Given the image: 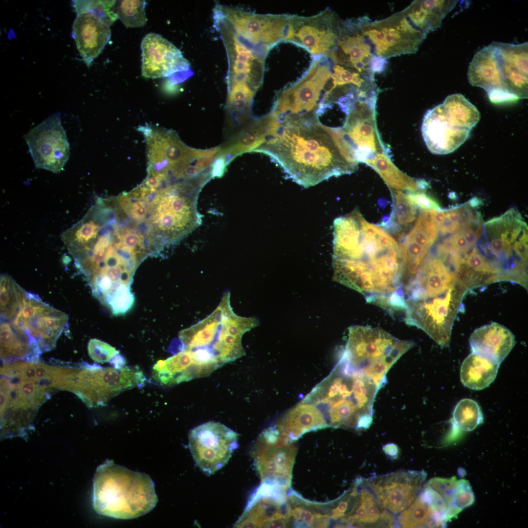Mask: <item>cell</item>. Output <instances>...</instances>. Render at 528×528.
<instances>
[{"instance_id":"6da1fadb","label":"cell","mask_w":528,"mask_h":528,"mask_svg":"<svg viewBox=\"0 0 528 528\" xmlns=\"http://www.w3.org/2000/svg\"><path fill=\"white\" fill-rule=\"evenodd\" d=\"M333 280L385 308L402 294L399 245L359 211L333 222Z\"/></svg>"},{"instance_id":"7a4b0ae2","label":"cell","mask_w":528,"mask_h":528,"mask_svg":"<svg viewBox=\"0 0 528 528\" xmlns=\"http://www.w3.org/2000/svg\"><path fill=\"white\" fill-rule=\"evenodd\" d=\"M277 119L254 151L269 155L296 183L308 188L356 170L359 162L341 128L323 125L315 114Z\"/></svg>"},{"instance_id":"3957f363","label":"cell","mask_w":528,"mask_h":528,"mask_svg":"<svg viewBox=\"0 0 528 528\" xmlns=\"http://www.w3.org/2000/svg\"><path fill=\"white\" fill-rule=\"evenodd\" d=\"M379 390L368 378L337 363L303 401L315 405L328 426L360 431L372 423L374 403Z\"/></svg>"},{"instance_id":"277c9868","label":"cell","mask_w":528,"mask_h":528,"mask_svg":"<svg viewBox=\"0 0 528 528\" xmlns=\"http://www.w3.org/2000/svg\"><path fill=\"white\" fill-rule=\"evenodd\" d=\"M200 188L186 181L145 185L137 197L146 208L145 223L162 250L182 239L199 223L197 200Z\"/></svg>"},{"instance_id":"5b68a950","label":"cell","mask_w":528,"mask_h":528,"mask_svg":"<svg viewBox=\"0 0 528 528\" xmlns=\"http://www.w3.org/2000/svg\"><path fill=\"white\" fill-rule=\"evenodd\" d=\"M158 501L154 484L144 473L131 470L107 460L93 478L92 505L98 514L131 519L151 511Z\"/></svg>"},{"instance_id":"8992f818","label":"cell","mask_w":528,"mask_h":528,"mask_svg":"<svg viewBox=\"0 0 528 528\" xmlns=\"http://www.w3.org/2000/svg\"><path fill=\"white\" fill-rule=\"evenodd\" d=\"M414 345L379 328L353 326L349 329L347 341L338 363L368 378L380 389L387 382L386 374L390 368Z\"/></svg>"},{"instance_id":"52a82bcc","label":"cell","mask_w":528,"mask_h":528,"mask_svg":"<svg viewBox=\"0 0 528 528\" xmlns=\"http://www.w3.org/2000/svg\"><path fill=\"white\" fill-rule=\"evenodd\" d=\"M479 119V111L463 95H450L442 104L425 113L422 135L432 153L449 154L466 140Z\"/></svg>"},{"instance_id":"ba28073f","label":"cell","mask_w":528,"mask_h":528,"mask_svg":"<svg viewBox=\"0 0 528 528\" xmlns=\"http://www.w3.org/2000/svg\"><path fill=\"white\" fill-rule=\"evenodd\" d=\"M331 67L327 57H313L304 75L277 93L271 112L279 119L310 114L319 117L332 90Z\"/></svg>"},{"instance_id":"9c48e42d","label":"cell","mask_w":528,"mask_h":528,"mask_svg":"<svg viewBox=\"0 0 528 528\" xmlns=\"http://www.w3.org/2000/svg\"><path fill=\"white\" fill-rule=\"evenodd\" d=\"M468 290L458 281L438 296L405 302L406 324L423 330L439 345L448 346L454 322Z\"/></svg>"},{"instance_id":"30bf717a","label":"cell","mask_w":528,"mask_h":528,"mask_svg":"<svg viewBox=\"0 0 528 528\" xmlns=\"http://www.w3.org/2000/svg\"><path fill=\"white\" fill-rule=\"evenodd\" d=\"M73 391L88 407L105 405L120 393L142 386L146 381L137 366L103 367L84 364L79 368Z\"/></svg>"},{"instance_id":"8fae6325","label":"cell","mask_w":528,"mask_h":528,"mask_svg":"<svg viewBox=\"0 0 528 528\" xmlns=\"http://www.w3.org/2000/svg\"><path fill=\"white\" fill-rule=\"evenodd\" d=\"M356 22L374 54L385 59L415 53L427 36L402 11L379 21L364 17Z\"/></svg>"},{"instance_id":"7c38bea8","label":"cell","mask_w":528,"mask_h":528,"mask_svg":"<svg viewBox=\"0 0 528 528\" xmlns=\"http://www.w3.org/2000/svg\"><path fill=\"white\" fill-rule=\"evenodd\" d=\"M68 319L66 313L44 302L37 295L28 293L14 316L5 321L26 336L41 354L55 347Z\"/></svg>"},{"instance_id":"4fadbf2b","label":"cell","mask_w":528,"mask_h":528,"mask_svg":"<svg viewBox=\"0 0 528 528\" xmlns=\"http://www.w3.org/2000/svg\"><path fill=\"white\" fill-rule=\"evenodd\" d=\"M378 94L360 90L346 113L341 128L346 140L354 150L358 162H364L378 154H388L379 134L376 121Z\"/></svg>"},{"instance_id":"5bb4252c","label":"cell","mask_w":528,"mask_h":528,"mask_svg":"<svg viewBox=\"0 0 528 528\" xmlns=\"http://www.w3.org/2000/svg\"><path fill=\"white\" fill-rule=\"evenodd\" d=\"M214 26L226 50L228 88L244 86L256 92L263 83L264 60L267 54L237 34L223 22H215Z\"/></svg>"},{"instance_id":"9a60e30c","label":"cell","mask_w":528,"mask_h":528,"mask_svg":"<svg viewBox=\"0 0 528 528\" xmlns=\"http://www.w3.org/2000/svg\"><path fill=\"white\" fill-rule=\"evenodd\" d=\"M214 15L235 33L267 53L283 41L289 15L259 14L231 6L216 5Z\"/></svg>"},{"instance_id":"2e32d148","label":"cell","mask_w":528,"mask_h":528,"mask_svg":"<svg viewBox=\"0 0 528 528\" xmlns=\"http://www.w3.org/2000/svg\"><path fill=\"white\" fill-rule=\"evenodd\" d=\"M238 436L224 424L213 421L191 429L189 446L196 465L208 475L220 469L237 448Z\"/></svg>"},{"instance_id":"e0dca14e","label":"cell","mask_w":528,"mask_h":528,"mask_svg":"<svg viewBox=\"0 0 528 528\" xmlns=\"http://www.w3.org/2000/svg\"><path fill=\"white\" fill-rule=\"evenodd\" d=\"M342 21L327 8L313 16L289 15L283 41L307 50L313 57H327L336 44Z\"/></svg>"},{"instance_id":"ac0fdd59","label":"cell","mask_w":528,"mask_h":528,"mask_svg":"<svg viewBox=\"0 0 528 528\" xmlns=\"http://www.w3.org/2000/svg\"><path fill=\"white\" fill-rule=\"evenodd\" d=\"M35 167L58 174L70 155V146L59 113H55L24 136Z\"/></svg>"},{"instance_id":"d6986e66","label":"cell","mask_w":528,"mask_h":528,"mask_svg":"<svg viewBox=\"0 0 528 528\" xmlns=\"http://www.w3.org/2000/svg\"><path fill=\"white\" fill-rule=\"evenodd\" d=\"M274 427L260 436L253 456L263 482L289 487L295 449Z\"/></svg>"},{"instance_id":"ffe728a7","label":"cell","mask_w":528,"mask_h":528,"mask_svg":"<svg viewBox=\"0 0 528 528\" xmlns=\"http://www.w3.org/2000/svg\"><path fill=\"white\" fill-rule=\"evenodd\" d=\"M427 477L423 470H399L364 479L381 506L397 514L408 506L419 494Z\"/></svg>"},{"instance_id":"44dd1931","label":"cell","mask_w":528,"mask_h":528,"mask_svg":"<svg viewBox=\"0 0 528 528\" xmlns=\"http://www.w3.org/2000/svg\"><path fill=\"white\" fill-rule=\"evenodd\" d=\"M142 74L146 78L170 77L173 84L190 77L193 72L190 64L181 51L171 42L154 33L147 34L143 39Z\"/></svg>"},{"instance_id":"7402d4cb","label":"cell","mask_w":528,"mask_h":528,"mask_svg":"<svg viewBox=\"0 0 528 528\" xmlns=\"http://www.w3.org/2000/svg\"><path fill=\"white\" fill-rule=\"evenodd\" d=\"M374 55L356 21H342L335 46L327 57L334 65L356 71L362 76L371 70Z\"/></svg>"},{"instance_id":"603a6c76","label":"cell","mask_w":528,"mask_h":528,"mask_svg":"<svg viewBox=\"0 0 528 528\" xmlns=\"http://www.w3.org/2000/svg\"><path fill=\"white\" fill-rule=\"evenodd\" d=\"M492 43L497 51L504 91L517 100L527 98L528 42L517 44Z\"/></svg>"},{"instance_id":"cb8c5ba5","label":"cell","mask_w":528,"mask_h":528,"mask_svg":"<svg viewBox=\"0 0 528 528\" xmlns=\"http://www.w3.org/2000/svg\"><path fill=\"white\" fill-rule=\"evenodd\" d=\"M351 493L350 509L340 520L344 526L396 527L393 514L381 506L364 479L357 480Z\"/></svg>"},{"instance_id":"d4e9b609","label":"cell","mask_w":528,"mask_h":528,"mask_svg":"<svg viewBox=\"0 0 528 528\" xmlns=\"http://www.w3.org/2000/svg\"><path fill=\"white\" fill-rule=\"evenodd\" d=\"M467 78L472 86L484 89L493 103L517 100L503 89L498 56L493 43L474 55L468 66Z\"/></svg>"},{"instance_id":"484cf974","label":"cell","mask_w":528,"mask_h":528,"mask_svg":"<svg viewBox=\"0 0 528 528\" xmlns=\"http://www.w3.org/2000/svg\"><path fill=\"white\" fill-rule=\"evenodd\" d=\"M72 37L83 61L91 65L110 40V26L89 14H77L72 25Z\"/></svg>"},{"instance_id":"4316f807","label":"cell","mask_w":528,"mask_h":528,"mask_svg":"<svg viewBox=\"0 0 528 528\" xmlns=\"http://www.w3.org/2000/svg\"><path fill=\"white\" fill-rule=\"evenodd\" d=\"M469 342L472 352L499 365L515 344L513 333L496 322L475 330L470 336Z\"/></svg>"},{"instance_id":"83f0119b","label":"cell","mask_w":528,"mask_h":528,"mask_svg":"<svg viewBox=\"0 0 528 528\" xmlns=\"http://www.w3.org/2000/svg\"><path fill=\"white\" fill-rule=\"evenodd\" d=\"M208 374L191 350L183 349L166 360H159L152 369L154 380L165 386H171Z\"/></svg>"},{"instance_id":"f1b7e54d","label":"cell","mask_w":528,"mask_h":528,"mask_svg":"<svg viewBox=\"0 0 528 528\" xmlns=\"http://www.w3.org/2000/svg\"><path fill=\"white\" fill-rule=\"evenodd\" d=\"M278 433L291 441L305 433L328 427L321 412L313 404L302 401L289 409L274 426Z\"/></svg>"},{"instance_id":"f546056e","label":"cell","mask_w":528,"mask_h":528,"mask_svg":"<svg viewBox=\"0 0 528 528\" xmlns=\"http://www.w3.org/2000/svg\"><path fill=\"white\" fill-rule=\"evenodd\" d=\"M457 281L467 290L501 281L500 271L475 247L462 256L455 267Z\"/></svg>"},{"instance_id":"4dcf8cb0","label":"cell","mask_w":528,"mask_h":528,"mask_svg":"<svg viewBox=\"0 0 528 528\" xmlns=\"http://www.w3.org/2000/svg\"><path fill=\"white\" fill-rule=\"evenodd\" d=\"M459 0H416L402 10L418 29L427 34L439 28Z\"/></svg>"},{"instance_id":"1f68e13d","label":"cell","mask_w":528,"mask_h":528,"mask_svg":"<svg viewBox=\"0 0 528 528\" xmlns=\"http://www.w3.org/2000/svg\"><path fill=\"white\" fill-rule=\"evenodd\" d=\"M388 154H378L366 159L364 163L380 176L390 190L416 191L425 190L428 188L427 182L424 180H416L398 169Z\"/></svg>"},{"instance_id":"d6a6232c","label":"cell","mask_w":528,"mask_h":528,"mask_svg":"<svg viewBox=\"0 0 528 528\" xmlns=\"http://www.w3.org/2000/svg\"><path fill=\"white\" fill-rule=\"evenodd\" d=\"M500 365L472 352L463 360L460 379L465 387L474 390L487 387L495 379Z\"/></svg>"},{"instance_id":"836d02e7","label":"cell","mask_w":528,"mask_h":528,"mask_svg":"<svg viewBox=\"0 0 528 528\" xmlns=\"http://www.w3.org/2000/svg\"><path fill=\"white\" fill-rule=\"evenodd\" d=\"M221 309L217 308L206 318L181 330L179 339L184 349L190 350L210 347L217 338L221 326Z\"/></svg>"},{"instance_id":"e575fe53","label":"cell","mask_w":528,"mask_h":528,"mask_svg":"<svg viewBox=\"0 0 528 528\" xmlns=\"http://www.w3.org/2000/svg\"><path fill=\"white\" fill-rule=\"evenodd\" d=\"M0 357L3 362H36L40 355L30 341L5 321L0 320Z\"/></svg>"},{"instance_id":"d590c367","label":"cell","mask_w":528,"mask_h":528,"mask_svg":"<svg viewBox=\"0 0 528 528\" xmlns=\"http://www.w3.org/2000/svg\"><path fill=\"white\" fill-rule=\"evenodd\" d=\"M396 527L444 528L446 523L419 493L413 502L396 518Z\"/></svg>"},{"instance_id":"8d00e7d4","label":"cell","mask_w":528,"mask_h":528,"mask_svg":"<svg viewBox=\"0 0 528 528\" xmlns=\"http://www.w3.org/2000/svg\"><path fill=\"white\" fill-rule=\"evenodd\" d=\"M266 116L255 121L238 135L235 142L228 148L222 150L221 154L228 163L235 156L250 151H254L264 142L269 132L270 118Z\"/></svg>"},{"instance_id":"74e56055","label":"cell","mask_w":528,"mask_h":528,"mask_svg":"<svg viewBox=\"0 0 528 528\" xmlns=\"http://www.w3.org/2000/svg\"><path fill=\"white\" fill-rule=\"evenodd\" d=\"M27 292L7 274H2L0 281V320L9 321L23 303Z\"/></svg>"},{"instance_id":"f35d334b","label":"cell","mask_w":528,"mask_h":528,"mask_svg":"<svg viewBox=\"0 0 528 528\" xmlns=\"http://www.w3.org/2000/svg\"><path fill=\"white\" fill-rule=\"evenodd\" d=\"M394 208L391 217L382 225L387 229L398 232L406 230L416 219L417 208L408 198L403 191L391 190Z\"/></svg>"},{"instance_id":"ab89813d","label":"cell","mask_w":528,"mask_h":528,"mask_svg":"<svg viewBox=\"0 0 528 528\" xmlns=\"http://www.w3.org/2000/svg\"><path fill=\"white\" fill-rule=\"evenodd\" d=\"M221 309L220 327L228 333L242 337L247 331L259 324L253 317H242L234 313L230 304V293H225L219 304Z\"/></svg>"},{"instance_id":"60d3db41","label":"cell","mask_w":528,"mask_h":528,"mask_svg":"<svg viewBox=\"0 0 528 528\" xmlns=\"http://www.w3.org/2000/svg\"><path fill=\"white\" fill-rule=\"evenodd\" d=\"M453 419L460 430L469 432L483 423V415L478 403L470 398H463L457 404L453 412Z\"/></svg>"},{"instance_id":"b9f144b4","label":"cell","mask_w":528,"mask_h":528,"mask_svg":"<svg viewBox=\"0 0 528 528\" xmlns=\"http://www.w3.org/2000/svg\"><path fill=\"white\" fill-rule=\"evenodd\" d=\"M145 0H115L112 11L127 27H139L147 22Z\"/></svg>"},{"instance_id":"7bdbcfd3","label":"cell","mask_w":528,"mask_h":528,"mask_svg":"<svg viewBox=\"0 0 528 528\" xmlns=\"http://www.w3.org/2000/svg\"><path fill=\"white\" fill-rule=\"evenodd\" d=\"M242 339L228 333L220 327L212 349L223 364L245 355Z\"/></svg>"},{"instance_id":"ee69618b","label":"cell","mask_w":528,"mask_h":528,"mask_svg":"<svg viewBox=\"0 0 528 528\" xmlns=\"http://www.w3.org/2000/svg\"><path fill=\"white\" fill-rule=\"evenodd\" d=\"M115 0H74L73 7L77 14L89 13L110 26L118 19L112 11Z\"/></svg>"},{"instance_id":"f6af8a7d","label":"cell","mask_w":528,"mask_h":528,"mask_svg":"<svg viewBox=\"0 0 528 528\" xmlns=\"http://www.w3.org/2000/svg\"><path fill=\"white\" fill-rule=\"evenodd\" d=\"M475 496L468 481L459 480L452 501L448 506L445 521H451L464 508L473 505Z\"/></svg>"},{"instance_id":"bcb514c9","label":"cell","mask_w":528,"mask_h":528,"mask_svg":"<svg viewBox=\"0 0 528 528\" xmlns=\"http://www.w3.org/2000/svg\"><path fill=\"white\" fill-rule=\"evenodd\" d=\"M331 82L332 91L336 88L346 85H354L359 88H365L375 82L374 80H366L357 72L337 65H334L332 67Z\"/></svg>"},{"instance_id":"7dc6e473","label":"cell","mask_w":528,"mask_h":528,"mask_svg":"<svg viewBox=\"0 0 528 528\" xmlns=\"http://www.w3.org/2000/svg\"><path fill=\"white\" fill-rule=\"evenodd\" d=\"M88 353L94 361L104 363L110 362L119 352L109 344L100 340L90 339L88 345Z\"/></svg>"},{"instance_id":"c3c4849f","label":"cell","mask_w":528,"mask_h":528,"mask_svg":"<svg viewBox=\"0 0 528 528\" xmlns=\"http://www.w3.org/2000/svg\"><path fill=\"white\" fill-rule=\"evenodd\" d=\"M134 301L135 298L131 287H126L116 293L108 308L111 310L113 314L122 315L131 309Z\"/></svg>"},{"instance_id":"681fc988","label":"cell","mask_w":528,"mask_h":528,"mask_svg":"<svg viewBox=\"0 0 528 528\" xmlns=\"http://www.w3.org/2000/svg\"><path fill=\"white\" fill-rule=\"evenodd\" d=\"M458 481L455 476L450 478L435 477L429 480L426 485L441 495L448 506L452 501Z\"/></svg>"},{"instance_id":"f907efd6","label":"cell","mask_w":528,"mask_h":528,"mask_svg":"<svg viewBox=\"0 0 528 528\" xmlns=\"http://www.w3.org/2000/svg\"><path fill=\"white\" fill-rule=\"evenodd\" d=\"M420 494L431 508L439 513L445 521L448 504L442 496L427 485H425Z\"/></svg>"},{"instance_id":"816d5d0a","label":"cell","mask_w":528,"mask_h":528,"mask_svg":"<svg viewBox=\"0 0 528 528\" xmlns=\"http://www.w3.org/2000/svg\"><path fill=\"white\" fill-rule=\"evenodd\" d=\"M423 191H407L405 193L409 200L417 207L422 210H440L439 203Z\"/></svg>"},{"instance_id":"f5cc1de1","label":"cell","mask_w":528,"mask_h":528,"mask_svg":"<svg viewBox=\"0 0 528 528\" xmlns=\"http://www.w3.org/2000/svg\"><path fill=\"white\" fill-rule=\"evenodd\" d=\"M443 242L461 256L466 254L471 248L461 232L458 231Z\"/></svg>"},{"instance_id":"db71d44e","label":"cell","mask_w":528,"mask_h":528,"mask_svg":"<svg viewBox=\"0 0 528 528\" xmlns=\"http://www.w3.org/2000/svg\"><path fill=\"white\" fill-rule=\"evenodd\" d=\"M316 514H314L309 509L303 507L297 506L294 509L290 507L289 516L292 517L304 526L312 527Z\"/></svg>"},{"instance_id":"11a10c76","label":"cell","mask_w":528,"mask_h":528,"mask_svg":"<svg viewBox=\"0 0 528 528\" xmlns=\"http://www.w3.org/2000/svg\"><path fill=\"white\" fill-rule=\"evenodd\" d=\"M227 164L225 157L220 154L211 167L212 177L221 176L223 174Z\"/></svg>"},{"instance_id":"9f6ffc18","label":"cell","mask_w":528,"mask_h":528,"mask_svg":"<svg viewBox=\"0 0 528 528\" xmlns=\"http://www.w3.org/2000/svg\"><path fill=\"white\" fill-rule=\"evenodd\" d=\"M387 62L386 59L374 55L370 64V69L374 73L382 72Z\"/></svg>"},{"instance_id":"6f0895ef","label":"cell","mask_w":528,"mask_h":528,"mask_svg":"<svg viewBox=\"0 0 528 528\" xmlns=\"http://www.w3.org/2000/svg\"><path fill=\"white\" fill-rule=\"evenodd\" d=\"M216 157L210 158L207 157H201L198 158L195 163V165L202 170L204 171L209 167H211L212 165L215 161Z\"/></svg>"},{"instance_id":"680465c9","label":"cell","mask_w":528,"mask_h":528,"mask_svg":"<svg viewBox=\"0 0 528 528\" xmlns=\"http://www.w3.org/2000/svg\"><path fill=\"white\" fill-rule=\"evenodd\" d=\"M383 450L386 455L391 459H396L398 455L399 450L397 445L394 443H388L383 447Z\"/></svg>"},{"instance_id":"91938a15","label":"cell","mask_w":528,"mask_h":528,"mask_svg":"<svg viewBox=\"0 0 528 528\" xmlns=\"http://www.w3.org/2000/svg\"><path fill=\"white\" fill-rule=\"evenodd\" d=\"M110 363L111 364L113 367L119 368L125 365L126 360L124 356L119 353L112 359Z\"/></svg>"},{"instance_id":"94428289","label":"cell","mask_w":528,"mask_h":528,"mask_svg":"<svg viewBox=\"0 0 528 528\" xmlns=\"http://www.w3.org/2000/svg\"><path fill=\"white\" fill-rule=\"evenodd\" d=\"M482 203L479 198H474L469 201L468 204L472 207H476L479 206Z\"/></svg>"}]
</instances>
